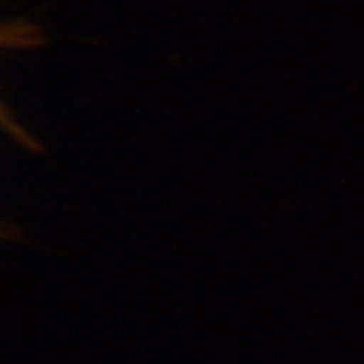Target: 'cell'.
<instances>
[{
  "label": "cell",
  "mask_w": 364,
  "mask_h": 364,
  "mask_svg": "<svg viewBox=\"0 0 364 364\" xmlns=\"http://www.w3.org/2000/svg\"><path fill=\"white\" fill-rule=\"evenodd\" d=\"M41 38L40 29L25 21L8 23L2 29V43L11 48H36L41 44Z\"/></svg>",
  "instance_id": "obj_1"
},
{
  "label": "cell",
  "mask_w": 364,
  "mask_h": 364,
  "mask_svg": "<svg viewBox=\"0 0 364 364\" xmlns=\"http://www.w3.org/2000/svg\"><path fill=\"white\" fill-rule=\"evenodd\" d=\"M2 122H4V128L14 136V139L21 144V146H25V147H28V149H31V151H40V144H38V141H36L32 139V136L23 129L20 124L14 120V117L13 116H9V112H8V108L4 105V108H2Z\"/></svg>",
  "instance_id": "obj_2"
}]
</instances>
